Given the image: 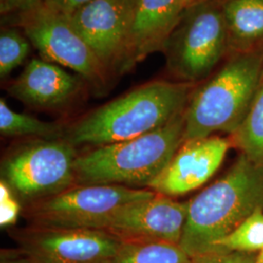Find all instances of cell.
Here are the masks:
<instances>
[{
    "label": "cell",
    "instance_id": "obj_20",
    "mask_svg": "<svg viewBox=\"0 0 263 263\" xmlns=\"http://www.w3.org/2000/svg\"><path fill=\"white\" fill-rule=\"evenodd\" d=\"M31 43L25 33L17 28L1 29L0 33V77L7 78L10 73L28 58Z\"/></svg>",
    "mask_w": 263,
    "mask_h": 263
},
{
    "label": "cell",
    "instance_id": "obj_14",
    "mask_svg": "<svg viewBox=\"0 0 263 263\" xmlns=\"http://www.w3.org/2000/svg\"><path fill=\"white\" fill-rule=\"evenodd\" d=\"M84 80L43 59L33 58L7 87L11 97L30 107L57 109L66 106L80 92Z\"/></svg>",
    "mask_w": 263,
    "mask_h": 263
},
{
    "label": "cell",
    "instance_id": "obj_16",
    "mask_svg": "<svg viewBox=\"0 0 263 263\" xmlns=\"http://www.w3.org/2000/svg\"><path fill=\"white\" fill-rule=\"evenodd\" d=\"M0 133L3 137H32L37 140L64 139V127L56 122H46L11 109L6 102L0 100Z\"/></svg>",
    "mask_w": 263,
    "mask_h": 263
},
{
    "label": "cell",
    "instance_id": "obj_3",
    "mask_svg": "<svg viewBox=\"0 0 263 263\" xmlns=\"http://www.w3.org/2000/svg\"><path fill=\"white\" fill-rule=\"evenodd\" d=\"M263 82V49L230 54L214 76L192 92L184 111V141L216 132L234 135Z\"/></svg>",
    "mask_w": 263,
    "mask_h": 263
},
{
    "label": "cell",
    "instance_id": "obj_2",
    "mask_svg": "<svg viewBox=\"0 0 263 263\" xmlns=\"http://www.w3.org/2000/svg\"><path fill=\"white\" fill-rule=\"evenodd\" d=\"M263 210V164L241 154L232 168L189 201L180 247L191 257L214 252L248 217Z\"/></svg>",
    "mask_w": 263,
    "mask_h": 263
},
{
    "label": "cell",
    "instance_id": "obj_11",
    "mask_svg": "<svg viewBox=\"0 0 263 263\" xmlns=\"http://www.w3.org/2000/svg\"><path fill=\"white\" fill-rule=\"evenodd\" d=\"M138 0H93L68 17L104 66L117 76Z\"/></svg>",
    "mask_w": 263,
    "mask_h": 263
},
{
    "label": "cell",
    "instance_id": "obj_5",
    "mask_svg": "<svg viewBox=\"0 0 263 263\" xmlns=\"http://www.w3.org/2000/svg\"><path fill=\"white\" fill-rule=\"evenodd\" d=\"M163 53L170 72L193 84L210 76L229 55L222 0H204L186 7Z\"/></svg>",
    "mask_w": 263,
    "mask_h": 263
},
{
    "label": "cell",
    "instance_id": "obj_24",
    "mask_svg": "<svg viewBox=\"0 0 263 263\" xmlns=\"http://www.w3.org/2000/svg\"><path fill=\"white\" fill-rule=\"evenodd\" d=\"M41 0H0V13L2 16L14 15L27 10Z\"/></svg>",
    "mask_w": 263,
    "mask_h": 263
},
{
    "label": "cell",
    "instance_id": "obj_18",
    "mask_svg": "<svg viewBox=\"0 0 263 263\" xmlns=\"http://www.w3.org/2000/svg\"><path fill=\"white\" fill-rule=\"evenodd\" d=\"M241 154L255 164H263V83L251 109L232 141Z\"/></svg>",
    "mask_w": 263,
    "mask_h": 263
},
{
    "label": "cell",
    "instance_id": "obj_1",
    "mask_svg": "<svg viewBox=\"0 0 263 263\" xmlns=\"http://www.w3.org/2000/svg\"><path fill=\"white\" fill-rule=\"evenodd\" d=\"M192 84L151 81L88 113L66 132L77 145L102 146L154 131L184 112Z\"/></svg>",
    "mask_w": 263,
    "mask_h": 263
},
{
    "label": "cell",
    "instance_id": "obj_13",
    "mask_svg": "<svg viewBox=\"0 0 263 263\" xmlns=\"http://www.w3.org/2000/svg\"><path fill=\"white\" fill-rule=\"evenodd\" d=\"M185 8L182 0H138L117 76L128 73L151 54L163 52Z\"/></svg>",
    "mask_w": 263,
    "mask_h": 263
},
{
    "label": "cell",
    "instance_id": "obj_28",
    "mask_svg": "<svg viewBox=\"0 0 263 263\" xmlns=\"http://www.w3.org/2000/svg\"><path fill=\"white\" fill-rule=\"evenodd\" d=\"M262 83H263V82H262Z\"/></svg>",
    "mask_w": 263,
    "mask_h": 263
},
{
    "label": "cell",
    "instance_id": "obj_19",
    "mask_svg": "<svg viewBox=\"0 0 263 263\" xmlns=\"http://www.w3.org/2000/svg\"><path fill=\"white\" fill-rule=\"evenodd\" d=\"M263 249V210L248 217L221 240L214 252L254 253ZM213 253V252H212Z\"/></svg>",
    "mask_w": 263,
    "mask_h": 263
},
{
    "label": "cell",
    "instance_id": "obj_22",
    "mask_svg": "<svg viewBox=\"0 0 263 263\" xmlns=\"http://www.w3.org/2000/svg\"><path fill=\"white\" fill-rule=\"evenodd\" d=\"M192 259V263H256L254 254L242 252H213Z\"/></svg>",
    "mask_w": 263,
    "mask_h": 263
},
{
    "label": "cell",
    "instance_id": "obj_26",
    "mask_svg": "<svg viewBox=\"0 0 263 263\" xmlns=\"http://www.w3.org/2000/svg\"><path fill=\"white\" fill-rule=\"evenodd\" d=\"M182 1H183V3H184L185 7H189V6H191V5H194V4L199 3V2H201V1H204V0H182Z\"/></svg>",
    "mask_w": 263,
    "mask_h": 263
},
{
    "label": "cell",
    "instance_id": "obj_7",
    "mask_svg": "<svg viewBox=\"0 0 263 263\" xmlns=\"http://www.w3.org/2000/svg\"><path fill=\"white\" fill-rule=\"evenodd\" d=\"M151 189L114 184H76L36 202L30 203L26 216L32 226L103 230L119 209L153 197Z\"/></svg>",
    "mask_w": 263,
    "mask_h": 263
},
{
    "label": "cell",
    "instance_id": "obj_23",
    "mask_svg": "<svg viewBox=\"0 0 263 263\" xmlns=\"http://www.w3.org/2000/svg\"><path fill=\"white\" fill-rule=\"evenodd\" d=\"M91 1L93 0H41L45 6L67 16Z\"/></svg>",
    "mask_w": 263,
    "mask_h": 263
},
{
    "label": "cell",
    "instance_id": "obj_25",
    "mask_svg": "<svg viewBox=\"0 0 263 263\" xmlns=\"http://www.w3.org/2000/svg\"><path fill=\"white\" fill-rule=\"evenodd\" d=\"M0 263H37L33 260L28 254L19 250V252H7L3 251L1 253Z\"/></svg>",
    "mask_w": 263,
    "mask_h": 263
},
{
    "label": "cell",
    "instance_id": "obj_10",
    "mask_svg": "<svg viewBox=\"0 0 263 263\" xmlns=\"http://www.w3.org/2000/svg\"><path fill=\"white\" fill-rule=\"evenodd\" d=\"M189 202L156 194L119 209L104 231L122 242L179 244L187 218Z\"/></svg>",
    "mask_w": 263,
    "mask_h": 263
},
{
    "label": "cell",
    "instance_id": "obj_21",
    "mask_svg": "<svg viewBox=\"0 0 263 263\" xmlns=\"http://www.w3.org/2000/svg\"><path fill=\"white\" fill-rule=\"evenodd\" d=\"M14 191L1 179L0 182V224L2 227L13 226L21 212L19 202L14 195Z\"/></svg>",
    "mask_w": 263,
    "mask_h": 263
},
{
    "label": "cell",
    "instance_id": "obj_9",
    "mask_svg": "<svg viewBox=\"0 0 263 263\" xmlns=\"http://www.w3.org/2000/svg\"><path fill=\"white\" fill-rule=\"evenodd\" d=\"M13 237L37 263H110L122 241L104 230L31 226Z\"/></svg>",
    "mask_w": 263,
    "mask_h": 263
},
{
    "label": "cell",
    "instance_id": "obj_8",
    "mask_svg": "<svg viewBox=\"0 0 263 263\" xmlns=\"http://www.w3.org/2000/svg\"><path fill=\"white\" fill-rule=\"evenodd\" d=\"M76 146L64 139L37 140L13 151L2 163L3 180L30 203L76 185Z\"/></svg>",
    "mask_w": 263,
    "mask_h": 263
},
{
    "label": "cell",
    "instance_id": "obj_17",
    "mask_svg": "<svg viewBox=\"0 0 263 263\" xmlns=\"http://www.w3.org/2000/svg\"><path fill=\"white\" fill-rule=\"evenodd\" d=\"M179 244L166 242H123L110 263H192Z\"/></svg>",
    "mask_w": 263,
    "mask_h": 263
},
{
    "label": "cell",
    "instance_id": "obj_27",
    "mask_svg": "<svg viewBox=\"0 0 263 263\" xmlns=\"http://www.w3.org/2000/svg\"><path fill=\"white\" fill-rule=\"evenodd\" d=\"M256 263H263V249L256 256Z\"/></svg>",
    "mask_w": 263,
    "mask_h": 263
},
{
    "label": "cell",
    "instance_id": "obj_6",
    "mask_svg": "<svg viewBox=\"0 0 263 263\" xmlns=\"http://www.w3.org/2000/svg\"><path fill=\"white\" fill-rule=\"evenodd\" d=\"M15 15L41 59L65 66L80 76L97 94H104L114 76L76 30L67 15L45 6L41 1Z\"/></svg>",
    "mask_w": 263,
    "mask_h": 263
},
{
    "label": "cell",
    "instance_id": "obj_15",
    "mask_svg": "<svg viewBox=\"0 0 263 263\" xmlns=\"http://www.w3.org/2000/svg\"><path fill=\"white\" fill-rule=\"evenodd\" d=\"M229 55L263 49V0H222Z\"/></svg>",
    "mask_w": 263,
    "mask_h": 263
},
{
    "label": "cell",
    "instance_id": "obj_12",
    "mask_svg": "<svg viewBox=\"0 0 263 263\" xmlns=\"http://www.w3.org/2000/svg\"><path fill=\"white\" fill-rule=\"evenodd\" d=\"M231 143L218 136L183 141L168 166L147 189L174 197L201 187L219 169Z\"/></svg>",
    "mask_w": 263,
    "mask_h": 263
},
{
    "label": "cell",
    "instance_id": "obj_4",
    "mask_svg": "<svg viewBox=\"0 0 263 263\" xmlns=\"http://www.w3.org/2000/svg\"><path fill=\"white\" fill-rule=\"evenodd\" d=\"M184 141V112L154 131L77 155L76 183L148 187Z\"/></svg>",
    "mask_w": 263,
    "mask_h": 263
}]
</instances>
